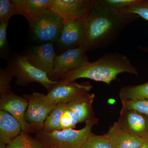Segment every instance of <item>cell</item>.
Here are the masks:
<instances>
[{
    "label": "cell",
    "mask_w": 148,
    "mask_h": 148,
    "mask_svg": "<svg viewBox=\"0 0 148 148\" xmlns=\"http://www.w3.org/2000/svg\"><path fill=\"white\" fill-rule=\"evenodd\" d=\"M139 18L136 14L107 8L94 0L91 10L84 18L82 46L86 51L106 47L116 40L125 27Z\"/></svg>",
    "instance_id": "6da1fadb"
},
{
    "label": "cell",
    "mask_w": 148,
    "mask_h": 148,
    "mask_svg": "<svg viewBox=\"0 0 148 148\" xmlns=\"http://www.w3.org/2000/svg\"><path fill=\"white\" fill-rule=\"evenodd\" d=\"M122 73L138 75V69L126 56L118 52L106 53L94 62L67 73L59 81L75 82L81 78L89 79L110 85Z\"/></svg>",
    "instance_id": "7a4b0ae2"
},
{
    "label": "cell",
    "mask_w": 148,
    "mask_h": 148,
    "mask_svg": "<svg viewBox=\"0 0 148 148\" xmlns=\"http://www.w3.org/2000/svg\"><path fill=\"white\" fill-rule=\"evenodd\" d=\"M98 119L94 117L86 122L82 129L62 130L60 131L46 132L37 131L36 138L46 148H82Z\"/></svg>",
    "instance_id": "3957f363"
},
{
    "label": "cell",
    "mask_w": 148,
    "mask_h": 148,
    "mask_svg": "<svg viewBox=\"0 0 148 148\" xmlns=\"http://www.w3.org/2000/svg\"><path fill=\"white\" fill-rule=\"evenodd\" d=\"M7 68L16 78V83L19 85L38 83L49 91L58 82L51 80L46 73L32 65L27 55L15 56L10 61Z\"/></svg>",
    "instance_id": "277c9868"
},
{
    "label": "cell",
    "mask_w": 148,
    "mask_h": 148,
    "mask_svg": "<svg viewBox=\"0 0 148 148\" xmlns=\"http://www.w3.org/2000/svg\"><path fill=\"white\" fill-rule=\"evenodd\" d=\"M24 97L28 103L25 119L35 132L42 130L47 117L58 104L49 100L46 95L40 92L25 94Z\"/></svg>",
    "instance_id": "5b68a950"
},
{
    "label": "cell",
    "mask_w": 148,
    "mask_h": 148,
    "mask_svg": "<svg viewBox=\"0 0 148 148\" xmlns=\"http://www.w3.org/2000/svg\"><path fill=\"white\" fill-rule=\"evenodd\" d=\"M94 0H50L49 9L63 19L64 25L88 16Z\"/></svg>",
    "instance_id": "8992f818"
},
{
    "label": "cell",
    "mask_w": 148,
    "mask_h": 148,
    "mask_svg": "<svg viewBox=\"0 0 148 148\" xmlns=\"http://www.w3.org/2000/svg\"><path fill=\"white\" fill-rule=\"evenodd\" d=\"M86 52L81 46L76 48L67 49L62 54L56 56L53 72L49 79L53 81H59L67 73L87 65L90 61Z\"/></svg>",
    "instance_id": "52a82bcc"
},
{
    "label": "cell",
    "mask_w": 148,
    "mask_h": 148,
    "mask_svg": "<svg viewBox=\"0 0 148 148\" xmlns=\"http://www.w3.org/2000/svg\"><path fill=\"white\" fill-rule=\"evenodd\" d=\"M64 25L62 18L49 8L31 29L36 39L52 42L59 38Z\"/></svg>",
    "instance_id": "ba28073f"
},
{
    "label": "cell",
    "mask_w": 148,
    "mask_h": 148,
    "mask_svg": "<svg viewBox=\"0 0 148 148\" xmlns=\"http://www.w3.org/2000/svg\"><path fill=\"white\" fill-rule=\"evenodd\" d=\"M92 87L88 82L78 83L58 81L46 95L49 100L56 104H67L82 94L89 92Z\"/></svg>",
    "instance_id": "9c48e42d"
},
{
    "label": "cell",
    "mask_w": 148,
    "mask_h": 148,
    "mask_svg": "<svg viewBox=\"0 0 148 148\" xmlns=\"http://www.w3.org/2000/svg\"><path fill=\"white\" fill-rule=\"evenodd\" d=\"M28 103L24 97L16 95L12 91L1 96L0 110L6 111L20 123L22 132L27 133L35 132L25 119Z\"/></svg>",
    "instance_id": "30bf717a"
},
{
    "label": "cell",
    "mask_w": 148,
    "mask_h": 148,
    "mask_svg": "<svg viewBox=\"0 0 148 148\" xmlns=\"http://www.w3.org/2000/svg\"><path fill=\"white\" fill-rule=\"evenodd\" d=\"M117 123L133 136L145 138L148 135V116L137 111L122 108Z\"/></svg>",
    "instance_id": "8fae6325"
},
{
    "label": "cell",
    "mask_w": 148,
    "mask_h": 148,
    "mask_svg": "<svg viewBox=\"0 0 148 148\" xmlns=\"http://www.w3.org/2000/svg\"><path fill=\"white\" fill-rule=\"evenodd\" d=\"M30 63L37 69L46 73L50 78L54 68L56 55L52 42L35 46L27 55Z\"/></svg>",
    "instance_id": "7c38bea8"
},
{
    "label": "cell",
    "mask_w": 148,
    "mask_h": 148,
    "mask_svg": "<svg viewBox=\"0 0 148 148\" xmlns=\"http://www.w3.org/2000/svg\"><path fill=\"white\" fill-rule=\"evenodd\" d=\"M85 36L84 18L64 25L58 38V42L68 49L82 46Z\"/></svg>",
    "instance_id": "4fadbf2b"
},
{
    "label": "cell",
    "mask_w": 148,
    "mask_h": 148,
    "mask_svg": "<svg viewBox=\"0 0 148 148\" xmlns=\"http://www.w3.org/2000/svg\"><path fill=\"white\" fill-rule=\"evenodd\" d=\"M18 14L27 18L32 27L49 8L50 0H12Z\"/></svg>",
    "instance_id": "5bb4252c"
},
{
    "label": "cell",
    "mask_w": 148,
    "mask_h": 148,
    "mask_svg": "<svg viewBox=\"0 0 148 148\" xmlns=\"http://www.w3.org/2000/svg\"><path fill=\"white\" fill-rule=\"evenodd\" d=\"M95 97L94 93H85L73 101L67 103L66 109L76 116L79 123L86 122L95 117L92 108Z\"/></svg>",
    "instance_id": "9a60e30c"
},
{
    "label": "cell",
    "mask_w": 148,
    "mask_h": 148,
    "mask_svg": "<svg viewBox=\"0 0 148 148\" xmlns=\"http://www.w3.org/2000/svg\"><path fill=\"white\" fill-rule=\"evenodd\" d=\"M115 148H139L145 138L135 137L123 130L115 122L106 134Z\"/></svg>",
    "instance_id": "2e32d148"
},
{
    "label": "cell",
    "mask_w": 148,
    "mask_h": 148,
    "mask_svg": "<svg viewBox=\"0 0 148 148\" xmlns=\"http://www.w3.org/2000/svg\"><path fill=\"white\" fill-rule=\"evenodd\" d=\"M21 131L19 122L9 113L0 110V142L8 145Z\"/></svg>",
    "instance_id": "e0dca14e"
},
{
    "label": "cell",
    "mask_w": 148,
    "mask_h": 148,
    "mask_svg": "<svg viewBox=\"0 0 148 148\" xmlns=\"http://www.w3.org/2000/svg\"><path fill=\"white\" fill-rule=\"evenodd\" d=\"M121 101L148 100V82L137 85L122 88L119 93Z\"/></svg>",
    "instance_id": "ac0fdd59"
},
{
    "label": "cell",
    "mask_w": 148,
    "mask_h": 148,
    "mask_svg": "<svg viewBox=\"0 0 148 148\" xmlns=\"http://www.w3.org/2000/svg\"><path fill=\"white\" fill-rule=\"evenodd\" d=\"M66 103L58 104L46 119L42 130L46 132L62 130L60 122L62 115L66 110Z\"/></svg>",
    "instance_id": "d6986e66"
},
{
    "label": "cell",
    "mask_w": 148,
    "mask_h": 148,
    "mask_svg": "<svg viewBox=\"0 0 148 148\" xmlns=\"http://www.w3.org/2000/svg\"><path fill=\"white\" fill-rule=\"evenodd\" d=\"M7 148H46L36 139L21 131L19 135L7 145Z\"/></svg>",
    "instance_id": "ffe728a7"
},
{
    "label": "cell",
    "mask_w": 148,
    "mask_h": 148,
    "mask_svg": "<svg viewBox=\"0 0 148 148\" xmlns=\"http://www.w3.org/2000/svg\"><path fill=\"white\" fill-rule=\"evenodd\" d=\"M82 148H115L106 134L95 135L92 132L88 138Z\"/></svg>",
    "instance_id": "44dd1931"
},
{
    "label": "cell",
    "mask_w": 148,
    "mask_h": 148,
    "mask_svg": "<svg viewBox=\"0 0 148 148\" xmlns=\"http://www.w3.org/2000/svg\"><path fill=\"white\" fill-rule=\"evenodd\" d=\"M119 11L123 13L136 14L148 21V0H138L135 3Z\"/></svg>",
    "instance_id": "7402d4cb"
},
{
    "label": "cell",
    "mask_w": 148,
    "mask_h": 148,
    "mask_svg": "<svg viewBox=\"0 0 148 148\" xmlns=\"http://www.w3.org/2000/svg\"><path fill=\"white\" fill-rule=\"evenodd\" d=\"M18 14L16 6L10 0H0V21L9 22L14 15Z\"/></svg>",
    "instance_id": "603a6c76"
},
{
    "label": "cell",
    "mask_w": 148,
    "mask_h": 148,
    "mask_svg": "<svg viewBox=\"0 0 148 148\" xmlns=\"http://www.w3.org/2000/svg\"><path fill=\"white\" fill-rule=\"evenodd\" d=\"M122 108L133 110L148 116V100L121 101Z\"/></svg>",
    "instance_id": "cb8c5ba5"
},
{
    "label": "cell",
    "mask_w": 148,
    "mask_h": 148,
    "mask_svg": "<svg viewBox=\"0 0 148 148\" xmlns=\"http://www.w3.org/2000/svg\"><path fill=\"white\" fill-rule=\"evenodd\" d=\"M138 0H97L101 5L114 10H120L135 3Z\"/></svg>",
    "instance_id": "d4e9b609"
},
{
    "label": "cell",
    "mask_w": 148,
    "mask_h": 148,
    "mask_svg": "<svg viewBox=\"0 0 148 148\" xmlns=\"http://www.w3.org/2000/svg\"><path fill=\"white\" fill-rule=\"evenodd\" d=\"M14 76L8 68L1 69L0 71V95H5L11 91V82Z\"/></svg>",
    "instance_id": "484cf974"
},
{
    "label": "cell",
    "mask_w": 148,
    "mask_h": 148,
    "mask_svg": "<svg viewBox=\"0 0 148 148\" xmlns=\"http://www.w3.org/2000/svg\"><path fill=\"white\" fill-rule=\"evenodd\" d=\"M79 123V121L76 116L66 108L62 115L60 122L61 130L73 129Z\"/></svg>",
    "instance_id": "4316f807"
},
{
    "label": "cell",
    "mask_w": 148,
    "mask_h": 148,
    "mask_svg": "<svg viewBox=\"0 0 148 148\" xmlns=\"http://www.w3.org/2000/svg\"><path fill=\"white\" fill-rule=\"evenodd\" d=\"M8 22H2L0 24V49L2 51L5 49L7 45V29Z\"/></svg>",
    "instance_id": "83f0119b"
},
{
    "label": "cell",
    "mask_w": 148,
    "mask_h": 148,
    "mask_svg": "<svg viewBox=\"0 0 148 148\" xmlns=\"http://www.w3.org/2000/svg\"><path fill=\"white\" fill-rule=\"evenodd\" d=\"M139 148H148V135L145 138L144 142Z\"/></svg>",
    "instance_id": "f1b7e54d"
},
{
    "label": "cell",
    "mask_w": 148,
    "mask_h": 148,
    "mask_svg": "<svg viewBox=\"0 0 148 148\" xmlns=\"http://www.w3.org/2000/svg\"><path fill=\"white\" fill-rule=\"evenodd\" d=\"M138 49H140V50L144 51L148 54V47H145L139 45L138 46Z\"/></svg>",
    "instance_id": "f546056e"
},
{
    "label": "cell",
    "mask_w": 148,
    "mask_h": 148,
    "mask_svg": "<svg viewBox=\"0 0 148 148\" xmlns=\"http://www.w3.org/2000/svg\"><path fill=\"white\" fill-rule=\"evenodd\" d=\"M0 148H7V145L5 144L4 143L0 142Z\"/></svg>",
    "instance_id": "4dcf8cb0"
}]
</instances>
